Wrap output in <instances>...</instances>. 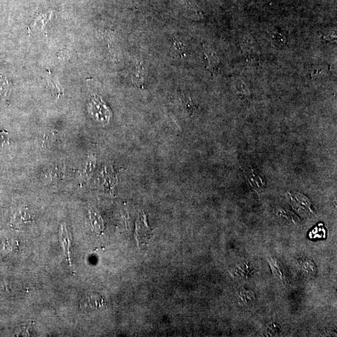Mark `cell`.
<instances>
[{"mask_svg":"<svg viewBox=\"0 0 337 337\" xmlns=\"http://www.w3.org/2000/svg\"><path fill=\"white\" fill-rule=\"evenodd\" d=\"M91 112L94 117L103 121H107L111 116L110 109L102 101L99 96L94 97L91 103Z\"/></svg>","mask_w":337,"mask_h":337,"instance_id":"6da1fadb","label":"cell"},{"mask_svg":"<svg viewBox=\"0 0 337 337\" xmlns=\"http://www.w3.org/2000/svg\"><path fill=\"white\" fill-rule=\"evenodd\" d=\"M242 48L247 59L250 61L259 59L258 44L251 36H245L242 41Z\"/></svg>","mask_w":337,"mask_h":337,"instance_id":"7a4b0ae2","label":"cell"},{"mask_svg":"<svg viewBox=\"0 0 337 337\" xmlns=\"http://www.w3.org/2000/svg\"><path fill=\"white\" fill-rule=\"evenodd\" d=\"M234 79V85L236 86L237 92L241 97H246L249 96V92L248 88L242 80L240 78H235Z\"/></svg>","mask_w":337,"mask_h":337,"instance_id":"3957f363","label":"cell"},{"mask_svg":"<svg viewBox=\"0 0 337 337\" xmlns=\"http://www.w3.org/2000/svg\"><path fill=\"white\" fill-rule=\"evenodd\" d=\"M204 50L205 55H206L207 59H208L209 66L213 68V67L217 66L218 63V59L217 56H216V52H214L208 46H205Z\"/></svg>","mask_w":337,"mask_h":337,"instance_id":"277c9868","label":"cell"},{"mask_svg":"<svg viewBox=\"0 0 337 337\" xmlns=\"http://www.w3.org/2000/svg\"><path fill=\"white\" fill-rule=\"evenodd\" d=\"M9 90V82L6 78H0V101L7 96Z\"/></svg>","mask_w":337,"mask_h":337,"instance_id":"5b68a950","label":"cell"},{"mask_svg":"<svg viewBox=\"0 0 337 337\" xmlns=\"http://www.w3.org/2000/svg\"><path fill=\"white\" fill-rule=\"evenodd\" d=\"M8 144V133L4 131H0V146L3 147L4 145H7Z\"/></svg>","mask_w":337,"mask_h":337,"instance_id":"8992f818","label":"cell"}]
</instances>
